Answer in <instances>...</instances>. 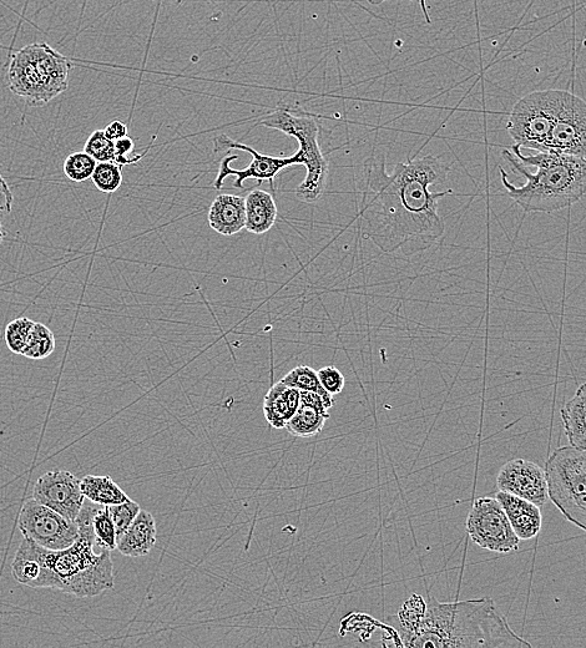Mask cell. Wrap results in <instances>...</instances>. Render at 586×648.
<instances>
[{"label": "cell", "mask_w": 586, "mask_h": 648, "mask_svg": "<svg viewBox=\"0 0 586 648\" xmlns=\"http://www.w3.org/2000/svg\"><path fill=\"white\" fill-rule=\"evenodd\" d=\"M362 235L385 253L413 256L427 251L444 235L446 224L438 214V202L453 194L436 192L451 166L436 156L399 162L392 174L385 158H371L363 165Z\"/></svg>", "instance_id": "6da1fadb"}, {"label": "cell", "mask_w": 586, "mask_h": 648, "mask_svg": "<svg viewBox=\"0 0 586 648\" xmlns=\"http://www.w3.org/2000/svg\"><path fill=\"white\" fill-rule=\"evenodd\" d=\"M99 505L85 499L77 519L78 539L67 549H45L24 538L14 556L13 579L32 589L59 590L78 599L114 589L111 551L95 553L93 516Z\"/></svg>", "instance_id": "7a4b0ae2"}, {"label": "cell", "mask_w": 586, "mask_h": 648, "mask_svg": "<svg viewBox=\"0 0 586 648\" xmlns=\"http://www.w3.org/2000/svg\"><path fill=\"white\" fill-rule=\"evenodd\" d=\"M399 646L532 647L510 629L507 619L492 599L442 604L434 597H429L426 611L414 629L399 636Z\"/></svg>", "instance_id": "3957f363"}, {"label": "cell", "mask_w": 586, "mask_h": 648, "mask_svg": "<svg viewBox=\"0 0 586 648\" xmlns=\"http://www.w3.org/2000/svg\"><path fill=\"white\" fill-rule=\"evenodd\" d=\"M512 150H504L503 158L524 177L525 184H510L502 166L500 176L510 199L525 212L563 210L586 194V159L554 153L524 155L518 145Z\"/></svg>", "instance_id": "277c9868"}, {"label": "cell", "mask_w": 586, "mask_h": 648, "mask_svg": "<svg viewBox=\"0 0 586 648\" xmlns=\"http://www.w3.org/2000/svg\"><path fill=\"white\" fill-rule=\"evenodd\" d=\"M257 125L279 130L281 133L297 139L303 155V165L306 166V179L296 189V197L306 204L320 200L325 192L328 177V162L323 155L318 134L320 129L312 116L300 109H293L286 104L264 116Z\"/></svg>", "instance_id": "5b68a950"}, {"label": "cell", "mask_w": 586, "mask_h": 648, "mask_svg": "<svg viewBox=\"0 0 586 648\" xmlns=\"http://www.w3.org/2000/svg\"><path fill=\"white\" fill-rule=\"evenodd\" d=\"M564 96V90H540L520 99L514 105L507 123V131L514 145L545 153Z\"/></svg>", "instance_id": "8992f818"}, {"label": "cell", "mask_w": 586, "mask_h": 648, "mask_svg": "<svg viewBox=\"0 0 586 648\" xmlns=\"http://www.w3.org/2000/svg\"><path fill=\"white\" fill-rule=\"evenodd\" d=\"M234 149L247 151V153L251 154L252 161L246 169L235 170L231 167V161L239 159V156L231 155L222 159L220 162L219 174H217L216 180L214 181V187L216 190L222 189L226 177L229 176H236V181L234 182V187H236V189L245 190L244 182L246 180L254 179L257 180V184L261 185L265 180H274L277 174H279L281 170L286 169V167L291 165H303V155L300 150H298L295 155L290 156V158H275V156L260 154L259 151L251 148V146L242 144L240 141H234L224 134L214 138V154Z\"/></svg>", "instance_id": "52a82bcc"}, {"label": "cell", "mask_w": 586, "mask_h": 648, "mask_svg": "<svg viewBox=\"0 0 586 648\" xmlns=\"http://www.w3.org/2000/svg\"><path fill=\"white\" fill-rule=\"evenodd\" d=\"M467 531L473 543L493 553L507 554L519 549L520 539L497 498L474 501L467 519Z\"/></svg>", "instance_id": "ba28073f"}, {"label": "cell", "mask_w": 586, "mask_h": 648, "mask_svg": "<svg viewBox=\"0 0 586 648\" xmlns=\"http://www.w3.org/2000/svg\"><path fill=\"white\" fill-rule=\"evenodd\" d=\"M18 525L23 538L49 550L67 549L79 536L77 521L64 518L33 498L25 501Z\"/></svg>", "instance_id": "9c48e42d"}, {"label": "cell", "mask_w": 586, "mask_h": 648, "mask_svg": "<svg viewBox=\"0 0 586 648\" xmlns=\"http://www.w3.org/2000/svg\"><path fill=\"white\" fill-rule=\"evenodd\" d=\"M549 499L555 506L586 494V449L569 445L555 449L545 464Z\"/></svg>", "instance_id": "30bf717a"}, {"label": "cell", "mask_w": 586, "mask_h": 648, "mask_svg": "<svg viewBox=\"0 0 586 648\" xmlns=\"http://www.w3.org/2000/svg\"><path fill=\"white\" fill-rule=\"evenodd\" d=\"M545 153L586 159V103L565 91L562 109L549 135Z\"/></svg>", "instance_id": "8fae6325"}, {"label": "cell", "mask_w": 586, "mask_h": 648, "mask_svg": "<svg viewBox=\"0 0 586 648\" xmlns=\"http://www.w3.org/2000/svg\"><path fill=\"white\" fill-rule=\"evenodd\" d=\"M33 499L57 511L64 518L77 521L85 496L80 479L68 470H53L42 475L33 489Z\"/></svg>", "instance_id": "7c38bea8"}, {"label": "cell", "mask_w": 586, "mask_h": 648, "mask_svg": "<svg viewBox=\"0 0 586 648\" xmlns=\"http://www.w3.org/2000/svg\"><path fill=\"white\" fill-rule=\"evenodd\" d=\"M499 491L519 496L542 508L549 500L545 470L527 459H513L500 468L497 475Z\"/></svg>", "instance_id": "4fadbf2b"}, {"label": "cell", "mask_w": 586, "mask_h": 648, "mask_svg": "<svg viewBox=\"0 0 586 648\" xmlns=\"http://www.w3.org/2000/svg\"><path fill=\"white\" fill-rule=\"evenodd\" d=\"M8 83L10 91L33 108L47 105L53 100L25 47L13 55L8 70Z\"/></svg>", "instance_id": "5bb4252c"}, {"label": "cell", "mask_w": 586, "mask_h": 648, "mask_svg": "<svg viewBox=\"0 0 586 648\" xmlns=\"http://www.w3.org/2000/svg\"><path fill=\"white\" fill-rule=\"evenodd\" d=\"M25 49L53 99L63 94L68 89L69 73L73 67L69 59L47 43L29 44Z\"/></svg>", "instance_id": "9a60e30c"}, {"label": "cell", "mask_w": 586, "mask_h": 648, "mask_svg": "<svg viewBox=\"0 0 586 648\" xmlns=\"http://www.w3.org/2000/svg\"><path fill=\"white\" fill-rule=\"evenodd\" d=\"M327 419L330 414L320 394L301 391L300 404L285 429L293 437L311 438L322 432Z\"/></svg>", "instance_id": "2e32d148"}, {"label": "cell", "mask_w": 586, "mask_h": 648, "mask_svg": "<svg viewBox=\"0 0 586 648\" xmlns=\"http://www.w3.org/2000/svg\"><path fill=\"white\" fill-rule=\"evenodd\" d=\"M507 514L515 534L520 540H530L542 530L543 516L540 506L512 494L499 491L497 496Z\"/></svg>", "instance_id": "e0dca14e"}, {"label": "cell", "mask_w": 586, "mask_h": 648, "mask_svg": "<svg viewBox=\"0 0 586 648\" xmlns=\"http://www.w3.org/2000/svg\"><path fill=\"white\" fill-rule=\"evenodd\" d=\"M156 536L158 529L153 514L141 509L128 530L118 539L116 550L126 558H143L154 549Z\"/></svg>", "instance_id": "ac0fdd59"}, {"label": "cell", "mask_w": 586, "mask_h": 648, "mask_svg": "<svg viewBox=\"0 0 586 648\" xmlns=\"http://www.w3.org/2000/svg\"><path fill=\"white\" fill-rule=\"evenodd\" d=\"M209 225L222 236L239 234L246 226L245 197L222 194L216 197L209 210Z\"/></svg>", "instance_id": "d6986e66"}, {"label": "cell", "mask_w": 586, "mask_h": 648, "mask_svg": "<svg viewBox=\"0 0 586 648\" xmlns=\"http://www.w3.org/2000/svg\"><path fill=\"white\" fill-rule=\"evenodd\" d=\"M300 404V391L279 382L270 388L264 399V415L275 429H285Z\"/></svg>", "instance_id": "ffe728a7"}, {"label": "cell", "mask_w": 586, "mask_h": 648, "mask_svg": "<svg viewBox=\"0 0 586 648\" xmlns=\"http://www.w3.org/2000/svg\"><path fill=\"white\" fill-rule=\"evenodd\" d=\"M246 204V226L245 230L250 234L264 235L276 224L277 205L274 197L269 192L252 190L245 197Z\"/></svg>", "instance_id": "44dd1931"}, {"label": "cell", "mask_w": 586, "mask_h": 648, "mask_svg": "<svg viewBox=\"0 0 586 648\" xmlns=\"http://www.w3.org/2000/svg\"><path fill=\"white\" fill-rule=\"evenodd\" d=\"M560 414L569 444L578 449H586V383L565 403Z\"/></svg>", "instance_id": "7402d4cb"}, {"label": "cell", "mask_w": 586, "mask_h": 648, "mask_svg": "<svg viewBox=\"0 0 586 648\" xmlns=\"http://www.w3.org/2000/svg\"><path fill=\"white\" fill-rule=\"evenodd\" d=\"M80 489L85 499L100 505H118L130 499L110 475H87L80 480Z\"/></svg>", "instance_id": "603a6c76"}, {"label": "cell", "mask_w": 586, "mask_h": 648, "mask_svg": "<svg viewBox=\"0 0 586 648\" xmlns=\"http://www.w3.org/2000/svg\"><path fill=\"white\" fill-rule=\"evenodd\" d=\"M280 382L291 388H296L300 392L303 391L320 394L328 409H331L333 405H335L333 397L323 389L320 379H318L317 372L313 371L311 367H296L295 369H292L290 373H287Z\"/></svg>", "instance_id": "cb8c5ba5"}, {"label": "cell", "mask_w": 586, "mask_h": 648, "mask_svg": "<svg viewBox=\"0 0 586 648\" xmlns=\"http://www.w3.org/2000/svg\"><path fill=\"white\" fill-rule=\"evenodd\" d=\"M55 346H57V342H55L52 329L43 323L35 322L27 347H25L22 356L39 361V359L52 356L55 351Z\"/></svg>", "instance_id": "d4e9b609"}, {"label": "cell", "mask_w": 586, "mask_h": 648, "mask_svg": "<svg viewBox=\"0 0 586 648\" xmlns=\"http://www.w3.org/2000/svg\"><path fill=\"white\" fill-rule=\"evenodd\" d=\"M93 530L95 536V548L100 549V551L116 550V545H118V536H116V530L111 519L109 506L99 505L97 511L93 516Z\"/></svg>", "instance_id": "484cf974"}, {"label": "cell", "mask_w": 586, "mask_h": 648, "mask_svg": "<svg viewBox=\"0 0 586 648\" xmlns=\"http://www.w3.org/2000/svg\"><path fill=\"white\" fill-rule=\"evenodd\" d=\"M115 161L98 162L93 172L92 181L97 189L105 194H113L123 185V171Z\"/></svg>", "instance_id": "4316f807"}, {"label": "cell", "mask_w": 586, "mask_h": 648, "mask_svg": "<svg viewBox=\"0 0 586 648\" xmlns=\"http://www.w3.org/2000/svg\"><path fill=\"white\" fill-rule=\"evenodd\" d=\"M34 324L35 322L27 317H20L8 323V326L5 327L4 339L10 352L22 356Z\"/></svg>", "instance_id": "83f0119b"}, {"label": "cell", "mask_w": 586, "mask_h": 648, "mask_svg": "<svg viewBox=\"0 0 586 648\" xmlns=\"http://www.w3.org/2000/svg\"><path fill=\"white\" fill-rule=\"evenodd\" d=\"M98 161L93 159L92 156L85 153H73L68 156L64 161V174L67 175L69 180L74 182H84L92 179L95 167Z\"/></svg>", "instance_id": "f1b7e54d"}, {"label": "cell", "mask_w": 586, "mask_h": 648, "mask_svg": "<svg viewBox=\"0 0 586 648\" xmlns=\"http://www.w3.org/2000/svg\"><path fill=\"white\" fill-rule=\"evenodd\" d=\"M84 151L98 162L115 161V143L105 135L104 130H95L89 136Z\"/></svg>", "instance_id": "f546056e"}, {"label": "cell", "mask_w": 586, "mask_h": 648, "mask_svg": "<svg viewBox=\"0 0 586 648\" xmlns=\"http://www.w3.org/2000/svg\"><path fill=\"white\" fill-rule=\"evenodd\" d=\"M140 510V505L131 499L125 501L123 504L109 506L111 519H113L118 539L128 530L131 523H133L136 516L140 513Z\"/></svg>", "instance_id": "4dcf8cb0"}, {"label": "cell", "mask_w": 586, "mask_h": 648, "mask_svg": "<svg viewBox=\"0 0 586 648\" xmlns=\"http://www.w3.org/2000/svg\"><path fill=\"white\" fill-rule=\"evenodd\" d=\"M317 374L321 386L327 393H330L332 397L336 396V394L342 393L343 389H345L346 379L336 367H323L317 372Z\"/></svg>", "instance_id": "1f68e13d"}, {"label": "cell", "mask_w": 586, "mask_h": 648, "mask_svg": "<svg viewBox=\"0 0 586 648\" xmlns=\"http://www.w3.org/2000/svg\"><path fill=\"white\" fill-rule=\"evenodd\" d=\"M150 148L148 150H150ZM134 150V140L129 138V136H125V138L115 141L116 164L121 166L136 164V162H139L144 158V155L148 153V150H146L143 154H134Z\"/></svg>", "instance_id": "d6a6232c"}, {"label": "cell", "mask_w": 586, "mask_h": 648, "mask_svg": "<svg viewBox=\"0 0 586 648\" xmlns=\"http://www.w3.org/2000/svg\"><path fill=\"white\" fill-rule=\"evenodd\" d=\"M14 197L7 180L0 174V216L8 215L13 210Z\"/></svg>", "instance_id": "836d02e7"}, {"label": "cell", "mask_w": 586, "mask_h": 648, "mask_svg": "<svg viewBox=\"0 0 586 648\" xmlns=\"http://www.w3.org/2000/svg\"><path fill=\"white\" fill-rule=\"evenodd\" d=\"M128 131V126H126L123 121L120 120L111 121V123L104 129L105 135L108 136L111 141H114V143L115 141L128 136Z\"/></svg>", "instance_id": "e575fe53"}, {"label": "cell", "mask_w": 586, "mask_h": 648, "mask_svg": "<svg viewBox=\"0 0 586 648\" xmlns=\"http://www.w3.org/2000/svg\"><path fill=\"white\" fill-rule=\"evenodd\" d=\"M419 4H421L422 12L424 15V19H426V22L428 24L432 23L431 17H429L428 9H427V4L426 0H419Z\"/></svg>", "instance_id": "d590c367"}, {"label": "cell", "mask_w": 586, "mask_h": 648, "mask_svg": "<svg viewBox=\"0 0 586 648\" xmlns=\"http://www.w3.org/2000/svg\"><path fill=\"white\" fill-rule=\"evenodd\" d=\"M4 237H5V231H4L2 221H0V243L4 241Z\"/></svg>", "instance_id": "8d00e7d4"}, {"label": "cell", "mask_w": 586, "mask_h": 648, "mask_svg": "<svg viewBox=\"0 0 586 648\" xmlns=\"http://www.w3.org/2000/svg\"><path fill=\"white\" fill-rule=\"evenodd\" d=\"M385 2H387V0H368V3H370L372 5H380V4L385 3Z\"/></svg>", "instance_id": "74e56055"}]
</instances>
